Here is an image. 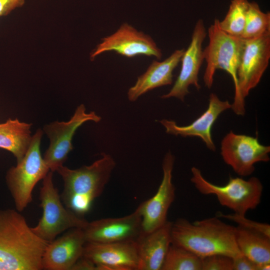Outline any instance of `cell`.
<instances>
[{
  "instance_id": "obj_13",
  "label": "cell",
  "mask_w": 270,
  "mask_h": 270,
  "mask_svg": "<svg viewBox=\"0 0 270 270\" xmlns=\"http://www.w3.org/2000/svg\"><path fill=\"white\" fill-rule=\"evenodd\" d=\"M206 34L204 22L199 19L194 27L190 44L182 58L181 69L176 80L170 92L162 96V98L174 97L184 102L189 94L190 86H194L198 90L200 88L198 76L204 60L202 43Z\"/></svg>"
},
{
  "instance_id": "obj_8",
  "label": "cell",
  "mask_w": 270,
  "mask_h": 270,
  "mask_svg": "<svg viewBox=\"0 0 270 270\" xmlns=\"http://www.w3.org/2000/svg\"><path fill=\"white\" fill-rule=\"evenodd\" d=\"M218 20L215 18L208 31L209 42L203 50L206 64L204 82L208 88H211L216 70L221 69L232 76L236 90L238 86L237 70L244 40L222 31L218 26Z\"/></svg>"
},
{
  "instance_id": "obj_7",
  "label": "cell",
  "mask_w": 270,
  "mask_h": 270,
  "mask_svg": "<svg viewBox=\"0 0 270 270\" xmlns=\"http://www.w3.org/2000/svg\"><path fill=\"white\" fill-rule=\"evenodd\" d=\"M270 59V32L244 40L237 70L238 86L231 108L238 116L245 113L244 100L260 82Z\"/></svg>"
},
{
  "instance_id": "obj_17",
  "label": "cell",
  "mask_w": 270,
  "mask_h": 270,
  "mask_svg": "<svg viewBox=\"0 0 270 270\" xmlns=\"http://www.w3.org/2000/svg\"><path fill=\"white\" fill-rule=\"evenodd\" d=\"M231 106L228 100H222L216 94L212 93L206 110L190 124L179 126L176 122L166 119L160 120V122L164 127L167 134L183 137H199L209 150L214 152L216 148L212 136V127L218 116L231 108Z\"/></svg>"
},
{
  "instance_id": "obj_23",
  "label": "cell",
  "mask_w": 270,
  "mask_h": 270,
  "mask_svg": "<svg viewBox=\"0 0 270 270\" xmlns=\"http://www.w3.org/2000/svg\"><path fill=\"white\" fill-rule=\"evenodd\" d=\"M202 258L194 253L171 244L161 270H202Z\"/></svg>"
},
{
  "instance_id": "obj_10",
  "label": "cell",
  "mask_w": 270,
  "mask_h": 270,
  "mask_svg": "<svg viewBox=\"0 0 270 270\" xmlns=\"http://www.w3.org/2000/svg\"><path fill=\"white\" fill-rule=\"evenodd\" d=\"M270 146L261 144L257 138L239 134L232 131L221 142L224 161L238 175L246 176L254 170V164L270 160Z\"/></svg>"
},
{
  "instance_id": "obj_2",
  "label": "cell",
  "mask_w": 270,
  "mask_h": 270,
  "mask_svg": "<svg viewBox=\"0 0 270 270\" xmlns=\"http://www.w3.org/2000/svg\"><path fill=\"white\" fill-rule=\"evenodd\" d=\"M172 244L203 258L224 254L232 258L243 255L236 244V227L216 216L190 222L180 218L172 222Z\"/></svg>"
},
{
  "instance_id": "obj_11",
  "label": "cell",
  "mask_w": 270,
  "mask_h": 270,
  "mask_svg": "<svg viewBox=\"0 0 270 270\" xmlns=\"http://www.w3.org/2000/svg\"><path fill=\"white\" fill-rule=\"evenodd\" d=\"M174 160V156L168 152L163 160L162 178L156 193L138 207L142 216L140 234L150 233L168 221V212L175 198L176 188L172 181Z\"/></svg>"
},
{
  "instance_id": "obj_1",
  "label": "cell",
  "mask_w": 270,
  "mask_h": 270,
  "mask_svg": "<svg viewBox=\"0 0 270 270\" xmlns=\"http://www.w3.org/2000/svg\"><path fill=\"white\" fill-rule=\"evenodd\" d=\"M49 242L37 236L20 212L0 210V270H41Z\"/></svg>"
},
{
  "instance_id": "obj_16",
  "label": "cell",
  "mask_w": 270,
  "mask_h": 270,
  "mask_svg": "<svg viewBox=\"0 0 270 270\" xmlns=\"http://www.w3.org/2000/svg\"><path fill=\"white\" fill-rule=\"evenodd\" d=\"M86 242L83 228L68 230L48 244L42 256V270H71L82 256Z\"/></svg>"
},
{
  "instance_id": "obj_6",
  "label": "cell",
  "mask_w": 270,
  "mask_h": 270,
  "mask_svg": "<svg viewBox=\"0 0 270 270\" xmlns=\"http://www.w3.org/2000/svg\"><path fill=\"white\" fill-rule=\"evenodd\" d=\"M52 173L50 170L42 179L40 192L42 214L37 224L32 228L37 236L48 242L69 229L84 228L88 222L64 205L54 184Z\"/></svg>"
},
{
  "instance_id": "obj_20",
  "label": "cell",
  "mask_w": 270,
  "mask_h": 270,
  "mask_svg": "<svg viewBox=\"0 0 270 270\" xmlns=\"http://www.w3.org/2000/svg\"><path fill=\"white\" fill-rule=\"evenodd\" d=\"M32 124L9 118L0 124V148L11 152L19 162L30 144Z\"/></svg>"
},
{
  "instance_id": "obj_15",
  "label": "cell",
  "mask_w": 270,
  "mask_h": 270,
  "mask_svg": "<svg viewBox=\"0 0 270 270\" xmlns=\"http://www.w3.org/2000/svg\"><path fill=\"white\" fill-rule=\"evenodd\" d=\"M142 216L137 208L132 214L88 222L83 228L86 242L110 243L135 240L141 233Z\"/></svg>"
},
{
  "instance_id": "obj_5",
  "label": "cell",
  "mask_w": 270,
  "mask_h": 270,
  "mask_svg": "<svg viewBox=\"0 0 270 270\" xmlns=\"http://www.w3.org/2000/svg\"><path fill=\"white\" fill-rule=\"evenodd\" d=\"M42 136V131L38 129L23 158L6 172L8 188L16 210L20 212L32 201V192L36 184L50 171L40 154Z\"/></svg>"
},
{
  "instance_id": "obj_29",
  "label": "cell",
  "mask_w": 270,
  "mask_h": 270,
  "mask_svg": "<svg viewBox=\"0 0 270 270\" xmlns=\"http://www.w3.org/2000/svg\"><path fill=\"white\" fill-rule=\"evenodd\" d=\"M71 270H97V267L92 261L82 256L75 263Z\"/></svg>"
},
{
  "instance_id": "obj_26",
  "label": "cell",
  "mask_w": 270,
  "mask_h": 270,
  "mask_svg": "<svg viewBox=\"0 0 270 270\" xmlns=\"http://www.w3.org/2000/svg\"><path fill=\"white\" fill-rule=\"evenodd\" d=\"M202 270H232V258L214 254L202 258Z\"/></svg>"
},
{
  "instance_id": "obj_9",
  "label": "cell",
  "mask_w": 270,
  "mask_h": 270,
  "mask_svg": "<svg viewBox=\"0 0 270 270\" xmlns=\"http://www.w3.org/2000/svg\"><path fill=\"white\" fill-rule=\"evenodd\" d=\"M85 106L80 104L70 119L66 122L56 121L46 125L44 130L50 139V146L43 158L52 172L63 165L73 149L72 139L76 130L88 121L98 122L101 118L94 112H86Z\"/></svg>"
},
{
  "instance_id": "obj_27",
  "label": "cell",
  "mask_w": 270,
  "mask_h": 270,
  "mask_svg": "<svg viewBox=\"0 0 270 270\" xmlns=\"http://www.w3.org/2000/svg\"><path fill=\"white\" fill-rule=\"evenodd\" d=\"M258 265L244 255L232 258V270H257Z\"/></svg>"
},
{
  "instance_id": "obj_24",
  "label": "cell",
  "mask_w": 270,
  "mask_h": 270,
  "mask_svg": "<svg viewBox=\"0 0 270 270\" xmlns=\"http://www.w3.org/2000/svg\"><path fill=\"white\" fill-rule=\"evenodd\" d=\"M270 32V13L264 12L254 2H249L246 23L241 38L252 40Z\"/></svg>"
},
{
  "instance_id": "obj_18",
  "label": "cell",
  "mask_w": 270,
  "mask_h": 270,
  "mask_svg": "<svg viewBox=\"0 0 270 270\" xmlns=\"http://www.w3.org/2000/svg\"><path fill=\"white\" fill-rule=\"evenodd\" d=\"M172 222L167 221L160 227L136 240L138 270H161L171 242Z\"/></svg>"
},
{
  "instance_id": "obj_4",
  "label": "cell",
  "mask_w": 270,
  "mask_h": 270,
  "mask_svg": "<svg viewBox=\"0 0 270 270\" xmlns=\"http://www.w3.org/2000/svg\"><path fill=\"white\" fill-rule=\"evenodd\" d=\"M191 172L190 180L200 193L215 195L222 206L235 214L245 215L248 211L256 208L260 202L263 186L256 177L248 180L230 177L225 185L220 186L207 180L196 167L192 168Z\"/></svg>"
},
{
  "instance_id": "obj_3",
  "label": "cell",
  "mask_w": 270,
  "mask_h": 270,
  "mask_svg": "<svg viewBox=\"0 0 270 270\" xmlns=\"http://www.w3.org/2000/svg\"><path fill=\"white\" fill-rule=\"evenodd\" d=\"M115 166L112 156L103 153L90 166L74 170L63 165L58 168L56 172L64 181L60 198L66 208L81 217L88 212L93 201L102 193Z\"/></svg>"
},
{
  "instance_id": "obj_25",
  "label": "cell",
  "mask_w": 270,
  "mask_h": 270,
  "mask_svg": "<svg viewBox=\"0 0 270 270\" xmlns=\"http://www.w3.org/2000/svg\"><path fill=\"white\" fill-rule=\"evenodd\" d=\"M216 216L229 220L238 224L239 226L258 232L270 238V225L268 224L254 221L247 218L245 215H240L235 213L226 214L218 212L216 214Z\"/></svg>"
},
{
  "instance_id": "obj_22",
  "label": "cell",
  "mask_w": 270,
  "mask_h": 270,
  "mask_svg": "<svg viewBox=\"0 0 270 270\" xmlns=\"http://www.w3.org/2000/svg\"><path fill=\"white\" fill-rule=\"evenodd\" d=\"M248 4V0H232L225 17L221 21L218 20L220 29L230 36L241 38Z\"/></svg>"
},
{
  "instance_id": "obj_19",
  "label": "cell",
  "mask_w": 270,
  "mask_h": 270,
  "mask_svg": "<svg viewBox=\"0 0 270 270\" xmlns=\"http://www.w3.org/2000/svg\"><path fill=\"white\" fill-rule=\"evenodd\" d=\"M184 50V48L176 50L162 62L153 60L146 70L138 78L135 84L129 88L128 100L134 102L154 88L171 84L173 72L180 62Z\"/></svg>"
},
{
  "instance_id": "obj_14",
  "label": "cell",
  "mask_w": 270,
  "mask_h": 270,
  "mask_svg": "<svg viewBox=\"0 0 270 270\" xmlns=\"http://www.w3.org/2000/svg\"><path fill=\"white\" fill-rule=\"evenodd\" d=\"M82 256L94 262L97 270H138L136 240L110 243L86 242Z\"/></svg>"
},
{
  "instance_id": "obj_28",
  "label": "cell",
  "mask_w": 270,
  "mask_h": 270,
  "mask_svg": "<svg viewBox=\"0 0 270 270\" xmlns=\"http://www.w3.org/2000/svg\"><path fill=\"white\" fill-rule=\"evenodd\" d=\"M25 0H0V16L9 14L16 8L22 6Z\"/></svg>"
},
{
  "instance_id": "obj_12",
  "label": "cell",
  "mask_w": 270,
  "mask_h": 270,
  "mask_svg": "<svg viewBox=\"0 0 270 270\" xmlns=\"http://www.w3.org/2000/svg\"><path fill=\"white\" fill-rule=\"evenodd\" d=\"M101 40L90 54V59L111 51L129 58L142 55L154 56L158 60L162 57L161 50L150 36L138 31L126 22L122 24L115 32Z\"/></svg>"
},
{
  "instance_id": "obj_21",
  "label": "cell",
  "mask_w": 270,
  "mask_h": 270,
  "mask_svg": "<svg viewBox=\"0 0 270 270\" xmlns=\"http://www.w3.org/2000/svg\"><path fill=\"white\" fill-rule=\"evenodd\" d=\"M236 238L242 254L258 266L270 263V238L238 226L236 227Z\"/></svg>"
}]
</instances>
